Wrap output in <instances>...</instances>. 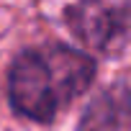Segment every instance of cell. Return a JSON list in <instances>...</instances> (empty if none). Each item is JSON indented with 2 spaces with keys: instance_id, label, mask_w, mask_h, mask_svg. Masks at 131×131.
<instances>
[{
  "instance_id": "1",
  "label": "cell",
  "mask_w": 131,
  "mask_h": 131,
  "mask_svg": "<svg viewBox=\"0 0 131 131\" xmlns=\"http://www.w3.org/2000/svg\"><path fill=\"white\" fill-rule=\"evenodd\" d=\"M95 80V62L72 46H46L16 57L8 72L10 105L39 123H49L57 111L82 95Z\"/></svg>"
},
{
  "instance_id": "2",
  "label": "cell",
  "mask_w": 131,
  "mask_h": 131,
  "mask_svg": "<svg viewBox=\"0 0 131 131\" xmlns=\"http://www.w3.org/2000/svg\"><path fill=\"white\" fill-rule=\"evenodd\" d=\"M67 26L82 44L113 51L126 41V5L111 0H82L67 10Z\"/></svg>"
}]
</instances>
